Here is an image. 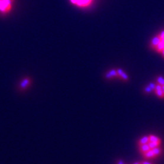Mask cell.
I'll return each instance as SVG.
<instances>
[{"label": "cell", "instance_id": "cell-17", "mask_svg": "<svg viewBox=\"0 0 164 164\" xmlns=\"http://www.w3.org/2000/svg\"><path fill=\"white\" fill-rule=\"evenodd\" d=\"M141 164H153L151 163L147 162V161H143V162H141Z\"/></svg>", "mask_w": 164, "mask_h": 164}, {"label": "cell", "instance_id": "cell-20", "mask_svg": "<svg viewBox=\"0 0 164 164\" xmlns=\"http://www.w3.org/2000/svg\"><path fill=\"white\" fill-rule=\"evenodd\" d=\"M133 164H141V162H136V163H133Z\"/></svg>", "mask_w": 164, "mask_h": 164}, {"label": "cell", "instance_id": "cell-5", "mask_svg": "<svg viewBox=\"0 0 164 164\" xmlns=\"http://www.w3.org/2000/svg\"><path fill=\"white\" fill-rule=\"evenodd\" d=\"M105 78L106 79H112V78H118V73H117V70L116 69H111V70H109V72L106 73L105 74Z\"/></svg>", "mask_w": 164, "mask_h": 164}, {"label": "cell", "instance_id": "cell-16", "mask_svg": "<svg viewBox=\"0 0 164 164\" xmlns=\"http://www.w3.org/2000/svg\"><path fill=\"white\" fill-rule=\"evenodd\" d=\"M148 86L150 87L152 89V90H155L156 86H157V85H156V84H154V83H150V84H149Z\"/></svg>", "mask_w": 164, "mask_h": 164}, {"label": "cell", "instance_id": "cell-19", "mask_svg": "<svg viewBox=\"0 0 164 164\" xmlns=\"http://www.w3.org/2000/svg\"><path fill=\"white\" fill-rule=\"evenodd\" d=\"M162 90H163V94H164V85L163 86H162Z\"/></svg>", "mask_w": 164, "mask_h": 164}, {"label": "cell", "instance_id": "cell-12", "mask_svg": "<svg viewBox=\"0 0 164 164\" xmlns=\"http://www.w3.org/2000/svg\"><path fill=\"white\" fill-rule=\"evenodd\" d=\"M149 137V141L150 142H160L161 143V140L159 137L154 135V134H150L148 136Z\"/></svg>", "mask_w": 164, "mask_h": 164}, {"label": "cell", "instance_id": "cell-7", "mask_svg": "<svg viewBox=\"0 0 164 164\" xmlns=\"http://www.w3.org/2000/svg\"><path fill=\"white\" fill-rule=\"evenodd\" d=\"M154 91H155V94L157 97H160V98H162V99L163 98H164V94H163V92L162 86H161V85H160L157 84V86H156V88H155V90H154Z\"/></svg>", "mask_w": 164, "mask_h": 164}, {"label": "cell", "instance_id": "cell-9", "mask_svg": "<svg viewBox=\"0 0 164 164\" xmlns=\"http://www.w3.org/2000/svg\"><path fill=\"white\" fill-rule=\"evenodd\" d=\"M138 150H139V151L141 152V154H143L146 153L147 151H148L149 150H150V147L148 145V144H142L138 146Z\"/></svg>", "mask_w": 164, "mask_h": 164}, {"label": "cell", "instance_id": "cell-11", "mask_svg": "<svg viewBox=\"0 0 164 164\" xmlns=\"http://www.w3.org/2000/svg\"><path fill=\"white\" fill-rule=\"evenodd\" d=\"M152 150H153V152H154V154H155L156 157H159V156H160L161 154H162L163 153V149L161 148V147L159 146V147H154V148L151 149Z\"/></svg>", "mask_w": 164, "mask_h": 164}, {"label": "cell", "instance_id": "cell-4", "mask_svg": "<svg viewBox=\"0 0 164 164\" xmlns=\"http://www.w3.org/2000/svg\"><path fill=\"white\" fill-rule=\"evenodd\" d=\"M71 3L80 8L89 7L93 2V0H70Z\"/></svg>", "mask_w": 164, "mask_h": 164}, {"label": "cell", "instance_id": "cell-1", "mask_svg": "<svg viewBox=\"0 0 164 164\" xmlns=\"http://www.w3.org/2000/svg\"><path fill=\"white\" fill-rule=\"evenodd\" d=\"M150 47L157 53H161L164 58V30L152 37L150 42Z\"/></svg>", "mask_w": 164, "mask_h": 164}, {"label": "cell", "instance_id": "cell-18", "mask_svg": "<svg viewBox=\"0 0 164 164\" xmlns=\"http://www.w3.org/2000/svg\"><path fill=\"white\" fill-rule=\"evenodd\" d=\"M117 164H125V163L122 160H118L117 161Z\"/></svg>", "mask_w": 164, "mask_h": 164}, {"label": "cell", "instance_id": "cell-14", "mask_svg": "<svg viewBox=\"0 0 164 164\" xmlns=\"http://www.w3.org/2000/svg\"><path fill=\"white\" fill-rule=\"evenodd\" d=\"M157 81L158 85H161V86L164 85V78L162 76H158L157 78Z\"/></svg>", "mask_w": 164, "mask_h": 164}, {"label": "cell", "instance_id": "cell-10", "mask_svg": "<svg viewBox=\"0 0 164 164\" xmlns=\"http://www.w3.org/2000/svg\"><path fill=\"white\" fill-rule=\"evenodd\" d=\"M148 143H149L148 136H144V137L141 138L138 141V146H140V145H142V144H148Z\"/></svg>", "mask_w": 164, "mask_h": 164}, {"label": "cell", "instance_id": "cell-13", "mask_svg": "<svg viewBox=\"0 0 164 164\" xmlns=\"http://www.w3.org/2000/svg\"><path fill=\"white\" fill-rule=\"evenodd\" d=\"M160 144L161 143H160V142H150V141H149V143H148V145L150 146V149H153L154 148V147L160 146Z\"/></svg>", "mask_w": 164, "mask_h": 164}, {"label": "cell", "instance_id": "cell-15", "mask_svg": "<svg viewBox=\"0 0 164 164\" xmlns=\"http://www.w3.org/2000/svg\"><path fill=\"white\" fill-rule=\"evenodd\" d=\"M144 92L145 93H146V94H150V92H152V89L150 88V87L148 86V85H147V86H146L144 87Z\"/></svg>", "mask_w": 164, "mask_h": 164}, {"label": "cell", "instance_id": "cell-8", "mask_svg": "<svg viewBox=\"0 0 164 164\" xmlns=\"http://www.w3.org/2000/svg\"><path fill=\"white\" fill-rule=\"evenodd\" d=\"M143 155V157H144V158H146V159H154V158H156V156L155 154H154V152H153V150L150 149V150H149L148 151H147L146 153H144V154H142Z\"/></svg>", "mask_w": 164, "mask_h": 164}, {"label": "cell", "instance_id": "cell-2", "mask_svg": "<svg viewBox=\"0 0 164 164\" xmlns=\"http://www.w3.org/2000/svg\"><path fill=\"white\" fill-rule=\"evenodd\" d=\"M15 0H0V14H7L12 10Z\"/></svg>", "mask_w": 164, "mask_h": 164}, {"label": "cell", "instance_id": "cell-3", "mask_svg": "<svg viewBox=\"0 0 164 164\" xmlns=\"http://www.w3.org/2000/svg\"><path fill=\"white\" fill-rule=\"evenodd\" d=\"M33 83V78L31 77H25L22 78L18 85V90L20 92H24L29 88Z\"/></svg>", "mask_w": 164, "mask_h": 164}, {"label": "cell", "instance_id": "cell-6", "mask_svg": "<svg viewBox=\"0 0 164 164\" xmlns=\"http://www.w3.org/2000/svg\"><path fill=\"white\" fill-rule=\"evenodd\" d=\"M117 73H118V78H120L121 79H122L123 81H129V75L122 70V69H117Z\"/></svg>", "mask_w": 164, "mask_h": 164}]
</instances>
